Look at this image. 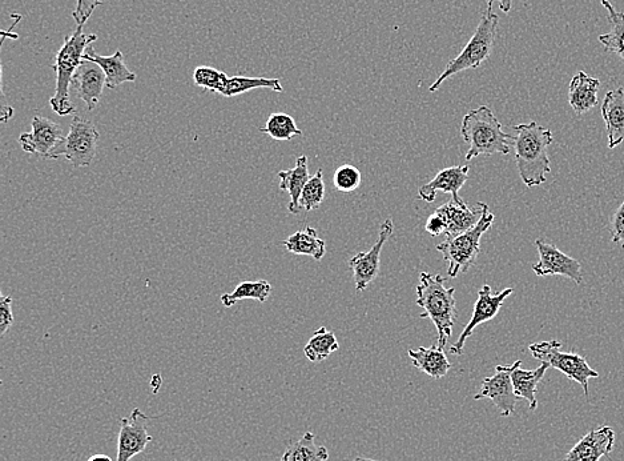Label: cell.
Wrapping results in <instances>:
<instances>
[{
  "label": "cell",
  "mask_w": 624,
  "mask_h": 461,
  "mask_svg": "<svg viewBox=\"0 0 624 461\" xmlns=\"http://www.w3.org/2000/svg\"><path fill=\"white\" fill-rule=\"evenodd\" d=\"M515 163L523 184L533 188L542 186L550 174V159L547 150L554 142L553 132L537 122L517 124L513 127Z\"/></svg>",
  "instance_id": "6da1fadb"
},
{
  "label": "cell",
  "mask_w": 624,
  "mask_h": 461,
  "mask_svg": "<svg viewBox=\"0 0 624 461\" xmlns=\"http://www.w3.org/2000/svg\"><path fill=\"white\" fill-rule=\"evenodd\" d=\"M456 288L446 287V279L441 275L422 272L417 286V306L424 308L421 319L432 320L437 330V346H448L453 335V327L458 318Z\"/></svg>",
  "instance_id": "7a4b0ae2"
},
{
  "label": "cell",
  "mask_w": 624,
  "mask_h": 461,
  "mask_svg": "<svg viewBox=\"0 0 624 461\" xmlns=\"http://www.w3.org/2000/svg\"><path fill=\"white\" fill-rule=\"evenodd\" d=\"M83 27H76L71 35L66 36L63 46L55 56L56 88L55 95L50 99V106L59 116L71 115L76 111L70 98L72 80L82 66L88 46L98 40L96 34H84Z\"/></svg>",
  "instance_id": "3957f363"
},
{
  "label": "cell",
  "mask_w": 624,
  "mask_h": 461,
  "mask_svg": "<svg viewBox=\"0 0 624 461\" xmlns=\"http://www.w3.org/2000/svg\"><path fill=\"white\" fill-rule=\"evenodd\" d=\"M461 135L469 144L465 159L470 162L478 156L510 154L513 135L503 131L502 124L487 106L468 112L462 119Z\"/></svg>",
  "instance_id": "277c9868"
},
{
  "label": "cell",
  "mask_w": 624,
  "mask_h": 461,
  "mask_svg": "<svg viewBox=\"0 0 624 461\" xmlns=\"http://www.w3.org/2000/svg\"><path fill=\"white\" fill-rule=\"evenodd\" d=\"M498 20V15L491 11V7H487L469 43L466 44L464 50L456 59L450 60L444 72L429 87L430 92L440 90L442 83L452 78V76L460 74V72L477 70L486 59L490 58L495 35H497Z\"/></svg>",
  "instance_id": "5b68a950"
},
{
  "label": "cell",
  "mask_w": 624,
  "mask_h": 461,
  "mask_svg": "<svg viewBox=\"0 0 624 461\" xmlns=\"http://www.w3.org/2000/svg\"><path fill=\"white\" fill-rule=\"evenodd\" d=\"M494 219V214H491L487 204L483 203L482 216L477 226L454 238H446L445 242L438 244L437 251L441 252L445 263L448 264L449 278L454 279L460 274H466L474 266L481 252L482 236L493 226Z\"/></svg>",
  "instance_id": "8992f818"
},
{
  "label": "cell",
  "mask_w": 624,
  "mask_h": 461,
  "mask_svg": "<svg viewBox=\"0 0 624 461\" xmlns=\"http://www.w3.org/2000/svg\"><path fill=\"white\" fill-rule=\"evenodd\" d=\"M562 343L557 340L531 344L529 350L534 359L545 363L550 368L561 371L570 380L577 382L589 396V382L591 379H598L599 374L589 366L586 359L573 352H563Z\"/></svg>",
  "instance_id": "52a82bcc"
},
{
  "label": "cell",
  "mask_w": 624,
  "mask_h": 461,
  "mask_svg": "<svg viewBox=\"0 0 624 461\" xmlns=\"http://www.w3.org/2000/svg\"><path fill=\"white\" fill-rule=\"evenodd\" d=\"M99 131L91 120L75 115L70 131L51 152L48 159H67L72 166L88 167L94 162L98 148Z\"/></svg>",
  "instance_id": "ba28073f"
},
{
  "label": "cell",
  "mask_w": 624,
  "mask_h": 461,
  "mask_svg": "<svg viewBox=\"0 0 624 461\" xmlns=\"http://www.w3.org/2000/svg\"><path fill=\"white\" fill-rule=\"evenodd\" d=\"M513 294L514 288H506V290L495 292L494 294L489 284H485V286L478 291V299L477 302H475L470 322L466 324L465 330L462 332L457 342L450 347V354L458 356L464 354L466 340L471 338L475 328L493 320L495 316L498 315V312L501 311L503 302Z\"/></svg>",
  "instance_id": "9c48e42d"
},
{
  "label": "cell",
  "mask_w": 624,
  "mask_h": 461,
  "mask_svg": "<svg viewBox=\"0 0 624 461\" xmlns=\"http://www.w3.org/2000/svg\"><path fill=\"white\" fill-rule=\"evenodd\" d=\"M394 231L392 219L385 220L381 224L380 235L376 244L369 251L358 252L349 260L350 270L353 272L354 284L357 292H364L369 284L377 279L380 274L381 252L386 242L390 239Z\"/></svg>",
  "instance_id": "30bf717a"
},
{
  "label": "cell",
  "mask_w": 624,
  "mask_h": 461,
  "mask_svg": "<svg viewBox=\"0 0 624 461\" xmlns=\"http://www.w3.org/2000/svg\"><path fill=\"white\" fill-rule=\"evenodd\" d=\"M519 364H522L521 360L510 364V366L495 368V375L483 380L481 390L474 396V399H490L494 406L501 411L503 418L513 415L519 398L515 395L511 374Z\"/></svg>",
  "instance_id": "8fae6325"
},
{
  "label": "cell",
  "mask_w": 624,
  "mask_h": 461,
  "mask_svg": "<svg viewBox=\"0 0 624 461\" xmlns=\"http://www.w3.org/2000/svg\"><path fill=\"white\" fill-rule=\"evenodd\" d=\"M148 422L150 418L139 408H135L128 418L120 420L118 459L116 461H131L143 454L152 442V436L148 434Z\"/></svg>",
  "instance_id": "7c38bea8"
},
{
  "label": "cell",
  "mask_w": 624,
  "mask_h": 461,
  "mask_svg": "<svg viewBox=\"0 0 624 461\" xmlns=\"http://www.w3.org/2000/svg\"><path fill=\"white\" fill-rule=\"evenodd\" d=\"M538 248L539 260L533 266V271L537 276H565L573 280L575 284H582V266L577 259L563 254L554 244L545 240H535Z\"/></svg>",
  "instance_id": "4fadbf2b"
},
{
  "label": "cell",
  "mask_w": 624,
  "mask_h": 461,
  "mask_svg": "<svg viewBox=\"0 0 624 461\" xmlns=\"http://www.w3.org/2000/svg\"><path fill=\"white\" fill-rule=\"evenodd\" d=\"M32 131L20 134L18 142L27 154L50 158L54 148L58 146L66 135L58 123L52 122L44 116L35 115L32 119Z\"/></svg>",
  "instance_id": "5bb4252c"
},
{
  "label": "cell",
  "mask_w": 624,
  "mask_h": 461,
  "mask_svg": "<svg viewBox=\"0 0 624 461\" xmlns=\"http://www.w3.org/2000/svg\"><path fill=\"white\" fill-rule=\"evenodd\" d=\"M106 86L107 78L102 68L90 60H83L82 66L76 71L71 87L76 91V95L86 103L88 111H94Z\"/></svg>",
  "instance_id": "9a60e30c"
},
{
  "label": "cell",
  "mask_w": 624,
  "mask_h": 461,
  "mask_svg": "<svg viewBox=\"0 0 624 461\" xmlns=\"http://www.w3.org/2000/svg\"><path fill=\"white\" fill-rule=\"evenodd\" d=\"M615 443V432L609 426L590 431L566 455L565 461H599L611 454Z\"/></svg>",
  "instance_id": "2e32d148"
},
{
  "label": "cell",
  "mask_w": 624,
  "mask_h": 461,
  "mask_svg": "<svg viewBox=\"0 0 624 461\" xmlns=\"http://www.w3.org/2000/svg\"><path fill=\"white\" fill-rule=\"evenodd\" d=\"M469 180V167L468 166H454L445 168L438 172L432 182L425 184L421 187L418 196L425 202L433 203L437 198L438 192H444V194L452 195L453 200L461 203L462 199L458 192L465 186Z\"/></svg>",
  "instance_id": "e0dca14e"
},
{
  "label": "cell",
  "mask_w": 624,
  "mask_h": 461,
  "mask_svg": "<svg viewBox=\"0 0 624 461\" xmlns=\"http://www.w3.org/2000/svg\"><path fill=\"white\" fill-rule=\"evenodd\" d=\"M482 211L483 203H477L475 207L470 208L464 200L458 203L453 199L436 210L448 223L446 238H454V236L464 234L470 228L477 226L479 219H481Z\"/></svg>",
  "instance_id": "ac0fdd59"
},
{
  "label": "cell",
  "mask_w": 624,
  "mask_h": 461,
  "mask_svg": "<svg viewBox=\"0 0 624 461\" xmlns=\"http://www.w3.org/2000/svg\"><path fill=\"white\" fill-rule=\"evenodd\" d=\"M602 118L606 123L609 148L614 150L624 142V88L607 92L602 103Z\"/></svg>",
  "instance_id": "d6986e66"
},
{
  "label": "cell",
  "mask_w": 624,
  "mask_h": 461,
  "mask_svg": "<svg viewBox=\"0 0 624 461\" xmlns=\"http://www.w3.org/2000/svg\"><path fill=\"white\" fill-rule=\"evenodd\" d=\"M280 190L288 192L291 202L288 204V210L292 215H297L301 211L300 198L303 194L305 186L312 178L309 174L308 158L305 155L299 156L296 160V166L291 170L280 171Z\"/></svg>",
  "instance_id": "ffe728a7"
},
{
  "label": "cell",
  "mask_w": 624,
  "mask_h": 461,
  "mask_svg": "<svg viewBox=\"0 0 624 461\" xmlns=\"http://www.w3.org/2000/svg\"><path fill=\"white\" fill-rule=\"evenodd\" d=\"M601 82L597 78H591L586 72L579 71L571 79L569 88V103L578 115L586 114L598 106V91Z\"/></svg>",
  "instance_id": "44dd1931"
},
{
  "label": "cell",
  "mask_w": 624,
  "mask_h": 461,
  "mask_svg": "<svg viewBox=\"0 0 624 461\" xmlns=\"http://www.w3.org/2000/svg\"><path fill=\"white\" fill-rule=\"evenodd\" d=\"M88 52L84 54V60H90L92 63L98 64L104 71L107 78V87L110 90H116L126 82H135L138 76L134 74L124 63L122 51H116L114 55L103 56L95 54L92 48H88Z\"/></svg>",
  "instance_id": "7402d4cb"
},
{
  "label": "cell",
  "mask_w": 624,
  "mask_h": 461,
  "mask_svg": "<svg viewBox=\"0 0 624 461\" xmlns=\"http://www.w3.org/2000/svg\"><path fill=\"white\" fill-rule=\"evenodd\" d=\"M413 366L434 380L445 378L452 370V363L445 355L444 348L433 346L430 348L418 347L408 351Z\"/></svg>",
  "instance_id": "603a6c76"
},
{
  "label": "cell",
  "mask_w": 624,
  "mask_h": 461,
  "mask_svg": "<svg viewBox=\"0 0 624 461\" xmlns=\"http://www.w3.org/2000/svg\"><path fill=\"white\" fill-rule=\"evenodd\" d=\"M522 364L514 368L513 374H511V380H513V387L515 395L519 399H525L529 403L530 411H535L538 408L537 390L539 383L545 376L546 371L549 370L547 364L542 363L537 370H523Z\"/></svg>",
  "instance_id": "cb8c5ba5"
},
{
  "label": "cell",
  "mask_w": 624,
  "mask_h": 461,
  "mask_svg": "<svg viewBox=\"0 0 624 461\" xmlns=\"http://www.w3.org/2000/svg\"><path fill=\"white\" fill-rule=\"evenodd\" d=\"M283 246L291 254L311 256L316 262H320L326 252L324 240L318 238L317 231L313 227H305L304 230L289 236L284 240Z\"/></svg>",
  "instance_id": "d4e9b609"
},
{
  "label": "cell",
  "mask_w": 624,
  "mask_h": 461,
  "mask_svg": "<svg viewBox=\"0 0 624 461\" xmlns=\"http://www.w3.org/2000/svg\"><path fill=\"white\" fill-rule=\"evenodd\" d=\"M329 459L328 448L318 446L316 436L312 432L289 444L280 461H326Z\"/></svg>",
  "instance_id": "484cf974"
},
{
  "label": "cell",
  "mask_w": 624,
  "mask_h": 461,
  "mask_svg": "<svg viewBox=\"0 0 624 461\" xmlns=\"http://www.w3.org/2000/svg\"><path fill=\"white\" fill-rule=\"evenodd\" d=\"M602 6L609 12L611 31L609 34L599 36V42L603 44L606 51L614 52L624 62V14L615 10L609 0H602Z\"/></svg>",
  "instance_id": "4316f807"
},
{
  "label": "cell",
  "mask_w": 624,
  "mask_h": 461,
  "mask_svg": "<svg viewBox=\"0 0 624 461\" xmlns=\"http://www.w3.org/2000/svg\"><path fill=\"white\" fill-rule=\"evenodd\" d=\"M272 286L267 280H257V282H243L235 288V291L229 294L221 295V303L224 307L231 308L241 300L253 299L257 302H267L271 295Z\"/></svg>",
  "instance_id": "83f0119b"
},
{
  "label": "cell",
  "mask_w": 624,
  "mask_h": 461,
  "mask_svg": "<svg viewBox=\"0 0 624 461\" xmlns=\"http://www.w3.org/2000/svg\"><path fill=\"white\" fill-rule=\"evenodd\" d=\"M338 342L334 332L325 327L318 328L304 348V354L312 363L324 362L333 352L338 351Z\"/></svg>",
  "instance_id": "f1b7e54d"
},
{
  "label": "cell",
  "mask_w": 624,
  "mask_h": 461,
  "mask_svg": "<svg viewBox=\"0 0 624 461\" xmlns=\"http://www.w3.org/2000/svg\"><path fill=\"white\" fill-rule=\"evenodd\" d=\"M256 88H269V90L275 92L284 91L279 79L232 76V78H228L227 86H225L223 94L221 95L232 98V96L245 94V92L256 90Z\"/></svg>",
  "instance_id": "f546056e"
},
{
  "label": "cell",
  "mask_w": 624,
  "mask_h": 461,
  "mask_svg": "<svg viewBox=\"0 0 624 461\" xmlns=\"http://www.w3.org/2000/svg\"><path fill=\"white\" fill-rule=\"evenodd\" d=\"M260 131L271 136L272 139L279 140V142L292 140L296 136L303 135V131L297 127L296 120L284 112H276V114L269 116L267 124L260 128Z\"/></svg>",
  "instance_id": "4dcf8cb0"
},
{
  "label": "cell",
  "mask_w": 624,
  "mask_h": 461,
  "mask_svg": "<svg viewBox=\"0 0 624 461\" xmlns=\"http://www.w3.org/2000/svg\"><path fill=\"white\" fill-rule=\"evenodd\" d=\"M229 76L223 71L208 66L196 67L193 71V82L204 90L223 94Z\"/></svg>",
  "instance_id": "1f68e13d"
},
{
  "label": "cell",
  "mask_w": 624,
  "mask_h": 461,
  "mask_svg": "<svg viewBox=\"0 0 624 461\" xmlns=\"http://www.w3.org/2000/svg\"><path fill=\"white\" fill-rule=\"evenodd\" d=\"M325 199V183L322 171L318 170L316 174L309 179L305 186L303 194L300 198V207L305 211L317 210Z\"/></svg>",
  "instance_id": "d6a6232c"
},
{
  "label": "cell",
  "mask_w": 624,
  "mask_h": 461,
  "mask_svg": "<svg viewBox=\"0 0 624 461\" xmlns=\"http://www.w3.org/2000/svg\"><path fill=\"white\" fill-rule=\"evenodd\" d=\"M334 186L340 192L356 191L362 182V175L357 167L344 164L334 172Z\"/></svg>",
  "instance_id": "836d02e7"
},
{
  "label": "cell",
  "mask_w": 624,
  "mask_h": 461,
  "mask_svg": "<svg viewBox=\"0 0 624 461\" xmlns=\"http://www.w3.org/2000/svg\"><path fill=\"white\" fill-rule=\"evenodd\" d=\"M11 304V296H2V299H0V334H2V336L7 334L12 323H14Z\"/></svg>",
  "instance_id": "e575fe53"
},
{
  "label": "cell",
  "mask_w": 624,
  "mask_h": 461,
  "mask_svg": "<svg viewBox=\"0 0 624 461\" xmlns=\"http://www.w3.org/2000/svg\"><path fill=\"white\" fill-rule=\"evenodd\" d=\"M611 239L624 248V200L611 222Z\"/></svg>",
  "instance_id": "d590c367"
},
{
  "label": "cell",
  "mask_w": 624,
  "mask_h": 461,
  "mask_svg": "<svg viewBox=\"0 0 624 461\" xmlns=\"http://www.w3.org/2000/svg\"><path fill=\"white\" fill-rule=\"evenodd\" d=\"M425 230L432 236H440L448 231V223L438 212L434 211L426 220Z\"/></svg>",
  "instance_id": "8d00e7d4"
},
{
  "label": "cell",
  "mask_w": 624,
  "mask_h": 461,
  "mask_svg": "<svg viewBox=\"0 0 624 461\" xmlns=\"http://www.w3.org/2000/svg\"><path fill=\"white\" fill-rule=\"evenodd\" d=\"M494 2H499V8H501V11L505 12V14H509L511 7H513V0H487V7L493 6Z\"/></svg>",
  "instance_id": "74e56055"
},
{
  "label": "cell",
  "mask_w": 624,
  "mask_h": 461,
  "mask_svg": "<svg viewBox=\"0 0 624 461\" xmlns=\"http://www.w3.org/2000/svg\"><path fill=\"white\" fill-rule=\"evenodd\" d=\"M87 461H112V459L106 455H92Z\"/></svg>",
  "instance_id": "f35d334b"
},
{
  "label": "cell",
  "mask_w": 624,
  "mask_h": 461,
  "mask_svg": "<svg viewBox=\"0 0 624 461\" xmlns=\"http://www.w3.org/2000/svg\"><path fill=\"white\" fill-rule=\"evenodd\" d=\"M350 461H380V460H374V459H368V458H356Z\"/></svg>",
  "instance_id": "ab89813d"
}]
</instances>
